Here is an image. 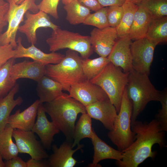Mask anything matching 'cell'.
<instances>
[{"instance_id":"cell-1","label":"cell","mask_w":167,"mask_h":167,"mask_svg":"<svg viewBox=\"0 0 167 167\" xmlns=\"http://www.w3.org/2000/svg\"><path fill=\"white\" fill-rule=\"evenodd\" d=\"M131 126L135 134V139L122 152V159L116 161L118 167H137L147 159L155 158L157 152L152 151L155 144H158L161 149L167 147L165 132L155 118L149 122L136 120L131 123Z\"/></svg>"},{"instance_id":"cell-2","label":"cell","mask_w":167,"mask_h":167,"mask_svg":"<svg viewBox=\"0 0 167 167\" xmlns=\"http://www.w3.org/2000/svg\"><path fill=\"white\" fill-rule=\"evenodd\" d=\"M43 105L46 113L64 134L66 140L73 142L78 115L86 113L85 107L64 93L53 101L43 103Z\"/></svg>"},{"instance_id":"cell-3","label":"cell","mask_w":167,"mask_h":167,"mask_svg":"<svg viewBox=\"0 0 167 167\" xmlns=\"http://www.w3.org/2000/svg\"><path fill=\"white\" fill-rule=\"evenodd\" d=\"M126 89L132 104L131 123L137 120L148 103L159 101L161 92L155 88L148 75L133 69L128 73Z\"/></svg>"},{"instance_id":"cell-4","label":"cell","mask_w":167,"mask_h":167,"mask_svg":"<svg viewBox=\"0 0 167 167\" xmlns=\"http://www.w3.org/2000/svg\"><path fill=\"white\" fill-rule=\"evenodd\" d=\"M83 58L77 52L68 49L58 63L45 66V75L58 82L68 92L73 85L87 80L82 68Z\"/></svg>"},{"instance_id":"cell-5","label":"cell","mask_w":167,"mask_h":167,"mask_svg":"<svg viewBox=\"0 0 167 167\" xmlns=\"http://www.w3.org/2000/svg\"><path fill=\"white\" fill-rule=\"evenodd\" d=\"M128 73L122 71L120 68L109 62L95 77L90 81L100 87L105 92L119 111L122 95L126 87Z\"/></svg>"},{"instance_id":"cell-6","label":"cell","mask_w":167,"mask_h":167,"mask_svg":"<svg viewBox=\"0 0 167 167\" xmlns=\"http://www.w3.org/2000/svg\"><path fill=\"white\" fill-rule=\"evenodd\" d=\"M132 111V103L128 96L126 87L113 128L109 131L107 134L117 149L122 152L128 148L135 139V134L131 130V126Z\"/></svg>"},{"instance_id":"cell-7","label":"cell","mask_w":167,"mask_h":167,"mask_svg":"<svg viewBox=\"0 0 167 167\" xmlns=\"http://www.w3.org/2000/svg\"><path fill=\"white\" fill-rule=\"evenodd\" d=\"M46 41L51 52L68 49L78 53L83 59L88 58L93 51L89 36L62 29L59 27L52 30Z\"/></svg>"},{"instance_id":"cell-8","label":"cell","mask_w":167,"mask_h":167,"mask_svg":"<svg viewBox=\"0 0 167 167\" xmlns=\"http://www.w3.org/2000/svg\"><path fill=\"white\" fill-rule=\"evenodd\" d=\"M9 3L8 12V26L7 30L0 35V44H11L15 49L17 44L16 38L21 23L24 21V16L27 11L33 13L39 10L35 0H25L20 4H17L11 0H6Z\"/></svg>"},{"instance_id":"cell-9","label":"cell","mask_w":167,"mask_h":167,"mask_svg":"<svg viewBox=\"0 0 167 167\" xmlns=\"http://www.w3.org/2000/svg\"><path fill=\"white\" fill-rule=\"evenodd\" d=\"M156 45L145 37L132 42L131 49L134 70L149 75Z\"/></svg>"},{"instance_id":"cell-10","label":"cell","mask_w":167,"mask_h":167,"mask_svg":"<svg viewBox=\"0 0 167 167\" xmlns=\"http://www.w3.org/2000/svg\"><path fill=\"white\" fill-rule=\"evenodd\" d=\"M12 137L19 153L27 154L32 158L39 160L48 158L49 156L41 142L36 139L35 133L32 131L14 129Z\"/></svg>"},{"instance_id":"cell-11","label":"cell","mask_w":167,"mask_h":167,"mask_svg":"<svg viewBox=\"0 0 167 167\" xmlns=\"http://www.w3.org/2000/svg\"><path fill=\"white\" fill-rule=\"evenodd\" d=\"M89 37L93 51L100 57H104L108 56L119 38L116 28L109 26L93 28Z\"/></svg>"},{"instance_id":"cell-12","label":"cell","mask_w":167,"mask_h":167,"mask_svg":"<svg viewBox=\"0 0 167 167\" xmlns=\"http://www.w3.org/2000/svg\"><path fill=\"white\" fill-rule=\"evenodd\" d=\"M68 92L70 97L78 101L85 107L109 98L100 87L87 80L73 85Z\"/></svg>"},{"instance_id":"cell-13","label":"cell","mask_w":167,"mask_h":167,"mask_svg":"<svg viewBox=\"0 0 167 167\" xmlns=\"http://www.w3.org/2000/svg\"><path fill=\"white\" fill-rule=\"evenodd\" d=\"M24 16V24L20 26L18 31L25 35L29 43L35 45L37 41L36 31L41 28H49L52 30L59 26L54 24L48 14L41 11L35 13L27 11Z\"/></svg>"},{"instance_id":"cell-14","label":"cell","mask_w":167,"mask_h":167,"mask_svg":"<svg viewBox=\"0 0 167 167\" xmlns=\"http://www.w3.org/2000/svg\"><path fill=\"white\" fill-rule=\"evenodd\" d=\"M36 117L31 131L39 137L45 149L50 150L52 148L54 136L60 131L52 121L48 120L42 103L39 105Z\"/></svg>"},{"instance_id":"cell-15","label":"cell","mask_w":167,"mask_h":167,"mask_svg":"<svg viewBox=\"0 0 167 167\" xmlns=\"http://www.w3.org/2000/svg\"><path fill=\"white\" fill-rule=\"evenodd\" d=\"M131 40L129 36L119 38L107 58L113 65L122 68L125 73L133 69L131 49Z\"/></svg>"},{"instance_id":"cell-16","label":"cell","mask_w":167,"mask_h":167,"mask_svg":"<svg viewBox=\"0 0 167 167\" xmlns=\"http://www.w3.org/2000/svg\"><path fill=\"white\" fill-rule=\"evenodd\" d=\"M85 107L86 113L91 118L101 122L108 130L113 129L118 113L109 98L97 101Z\"/></svg>"},{"instance_id":"cell-17","label":"cell","mask_w":167,"mask_h":167,"mask_svg":"<svg viewBox=\"0 0 167 167\" xmlns=\"http://www.w3.org/2000/svg\"><path fill=\"white\" fill-rule=\"evenodd\" d=\"M17 46L15 49L14 58H28L45 65L56 64L59 63L64 57L65 55L56 52L46 53L36 47L34 45L27 48L23 46L22 38L19 37L16 41Z\"/></svg>"},{"instance_id":"cell-18","label":"cell","mask_w":167,"mask_h":167,"mask_svg":"<svg viewBox=\"0 0 167 167\" xmlns=\"http://www.w3.org/2000/svg\"><path fill=\"white\" fill-rule=\"evenodd\" d=\"M72 142L67 140L64 142L58 147L56 144L52 145L53 153L49 156L47 161L48 167H73L78 161L73 157L74 153L83 147L79 144L77 148L73 149Z\"/></svg>"},{"instance_id":"cell-19","label":"cell","mask_w":167,"mask_h":167,"mask_svg":"<svg viewBox=\"0 0 167 167\" xmlns=\"http://www.w3.org/2000/svg\"><path fill=\"white\" fill-rule=\"evenodd\" d=\"M45 65L39 62L24 60L14 63L10 71L12 79L16 82L19 79L25 78L37 82L45 75Z\"/></svg>"},{"instance_id":"cell-20","label":"cell","mask_w":167,"mask_h":167,"mask_svg":"<svg viewBox=\"0 0 167 167\" xmlns=\"http://www.w3.org/2000/svg\"><path fill=\"white\" fill-rule=\"evenodd\" d=\"M40 103L38 99L24 111L21 112L20 109H18L10 116L7 124L13 129L31 131L35 122Z\"/></svg>"},{"instance_id":"cell-21","label":"cell","mask_w":167,"mask_h":167,"mask_svg":"<svg viewBox=\"0 0 167 167\" xmlns=\"http://www.w3.org/2000/svg\"><path fill=\"white\" fill-rule=\"evenodd\" d=\"M91 139L93 147L94 154L92 162L88 165L89 167H101L98 163L104 160L111 159L120 161L123 158L122 151L108 145L98 136L95 131Z\"/></svg>"},{"instance_id":"cell-22","label":"cell","mask_w":167,"mask_h":167,"mask_svg":"<svg viewBox=\"0 0 167 167\" xmlns=\"http://www.w3.org/2000/svg\"><path fill=\"white\" fill-rule=\"evenodd\" d=\"M37 83L36 93L41 103L50 102L64 93L61 85L46 75Z\"/></svg>"},{"instance_id":"cell-23","label":"cell","mask_w":167,"mask_h":167,"mask_svg":"<svg viewBox=\"0 0 167 167\" xmlns=\"http://www.w3.org/2000/svg\"><path fill=\"white\" fill-rule=\"evenodd\" d=\"M152 18L142 6L138 5L129 34L131 40L135 41L145 37Z\"/></svg>"},{"instance_id":"cell-24","label":"cell","mask_w":167,"mask_h":167,"mask_svg":"<svg viewBox=\"0 0 167 167\" xmlns=\"http://www.w3.org/2000/svg\"><path fill=\"white\" fill-rule=\"evenodd\" d=\"M19 88V84H16L6 96L0 98V131H3L7 124L9 118L13 109L23 102L20 96L14 98Z\"/></svg>"},{"instance_id":"cell-25","label":"cell","mask_w":167,"mask_h":167,"mask_svg":"<svg viewBox=\"0 0 167 167\" xmlns=\"http://www.w3.org/2000/svg\"><path fill=\"white\" fill-rule=\"evenodd\" d=\"M145 37L157 45L167 41V16L152 18Z\"/></svg>"},{"instance_id":"cell-26","label":"cell","mask_w":167,"mask_h":167,"mask_svg":"<svg viewBox=\"0 0 167 167\" xmlns=\"http://www.w3.org/2000/svg\"><path fill=\"white\" fill-rule=\"evenodd\" d=\"M13 130L7 124L4 129L0 131V153L6 161L18 156L19 153L17 147L12 139Z\"/></svg>"},{"instance_id":"cell-27","label":"cell","mask_w":167,"mask_h":167,"mask_svg":"<svg viewBox=\"0 0 167 167\" xmlns=\"http://www.w3.org/2000/svg\"><path fill=\"white\" fill-rule=\"evenodd\" d=\"M94 131L92 127V118L87 113H82L75 125L72 147L73 148L79 144L82 139H91Z\"/></svg>"},{"instance_id":"cell-28","label":"cell","mask_w":167,"mask_h":167,"mask_svg":"<svg viewBox=\"0 0 167 167\" xmlns=\"http://www.w3.org/2000/svg\"><path fill=\"white\" fill-rule=\"evenodd\" d=\"M63 8L66 12V19L73 25L83 24L91 13L89 9L83 6L77 0H73L65 5Z\"/></svg>"},{"instance_id":"cell-29","label":"cell","mask_w":167,"mask_h":167,"mask_svg":"<svg viewBox=\"0 0 167 167\" xmlns=\"http://www.w3.org/2000/svg\"><path fill=\"white\" fill-rule=\"evenodd\" d=\"M123 13L121 22L116 28L118 38L129 36L135 12L138 5L126 0L122 5Z\"/></svg>"},{"instance_id":"cell-30","label":"cell","mask_w":167,"mask_h":167,"mask_svg":"<svg viewBox=\"0 0 167 167\" xmlns=\"http://www.w3.org/2000/svg\"><path fill=\"white\" fill-rule=\"evenodd\" d=\"M110 62L107 57H100L94 59L83 58L82 68L84 75L90 81L97 75Z\"/></svg>"},{"instance_id":"cell-31","label":"cell","mask_w":167,"mask_h":167,"mask_svg":"<svg viewBox=\"0 0 167 167\" xmlns=\"http://www.w3.org/2000/svg\"><path fill=\"white\" fill-rule=\"evenodd\" d=\"M15 62V58H12L0 66V98L6 96L16 84L12 79L10 73Z\"/></svg>"},{"instance_id":"cell-32","label":"cell","mask_w":167,"mask_h":167,"mask_svg":"<svg viewBox=\"0 0 167 167\" xmlns=\"http://www.w3.org/2000/svg\"><path fill=\"white\" fill-rule=\"evenodd\" d=\"M139 4L153 18L167 16V0H142Z\"/></svg>"},{"instance_id":"cell-33","label":"cell","mask_w":167,"mask_h":167,"mask_svg":"<svg viewBox=\"0 0 167 167\" xmlns=\"http://www.w3.org/2000/svg\"><path fill=\"white\" fill-rule=\"evenodd\" d=\"M108 7H102L93 13H90L83 24L101 28L109 26L107 18Z\"/></svg>"},{"instance_id":"cell-34","label":"cell","mask_w":167,"mask_h":167,"mask_svg":"<svg viewBox=\"0 0 167 167\" xmlns=\"http://www.w3.org/2000/svg\"><path fill=\"white\" fill-rule=\"evenodd\" d=\"M161 108L155 116V119L159 122L162 130L167 131V90L165 88L161 92L159 101Z\"/></svg>"},{"instance_id":"cell-35","label":"cell","mask_w":167,"mask_h":167,"mask_svg":"<svg viewBox=\"0 0 167 167\" xmlns=\"http://www.w3.org/2000/svg\"><path fill=\"white\" fill-rule=\"evenodd\" d=\"M123 13L122 6L115 5L108 7L107 18L109 26L116 28L121 22Z\"/></svg>"},{"instance_id":"cell-36","label":"cell","mask_w":167,"mask_h":167,"mask_svg":"<svg viewBox=\"0 0 167 167\" xmlns=\"http://www.w3.org/2000/svg\"><path fill=\"white\" fill-rule=\"evenodd\" d=\"M60 0H42L37 4L39 11L49 14L55 19H59L58 7Z\"/></svg>"},{"instance_id":"cell-37","label":"cell","mask_w":167,"mask_h":167,"mask_svg":"<svg viewBox=\"0 0 167 167\" xmlns=\"http://www.w3.org/2000/svg\"><path fill=\"white\" fill-rule=\"evenodd\" d=\"M9 3L6 0H0V35L8 24Z\"/></svg>"},{"instance_id":"cell-38","label":"cell","mask_w":167,"mask_h":167,"mask_svg":"<svg viewBox=\"0 0 167 167\" xmlns=\"http://www.w3.org/2000/svg\"><path fill=\"white\" fill-rule=\"evenodd\" d=\"M15 49L11 44L2 45L0 44V66L10 59L14 58Z\"/></svg>"},{"instance_id":"cell-39","label":"cell","mask_w":167,"mask_h":167,"mask_svg":"<svg viewBox=\"0 0 167 167\" xmlns=\"http://www.w3.org/2000/svg\"><path fill=\"white\" fill-rule=\"evenodd\" d=\"M4 163L5 167H27L26 162L18 156L6 161Z\"/></svg>"},{"instance_id":"cell-40","label":"cell","mask_w":167,"mask_h":167,"mask_svg":"<svg viewBox=\"0 0 167 167\" xmlns=\"http://www.w3.org/2000/svg\"><path fill=\"white\" fill-rule=\"evenodd\" d=\"M83 6L94 12L103 7L100 4L97 0H77Z\"/></svg>"},{"instance_id":"cell-41","label":"cell","mask_w":167,"mask_h":167,"mask_svg":"<svg viewBox=\"0 0 167 167\" xmlns=\"http://www.w3.org/2000/svg\"><path fill=\"white\" fill-rule=\"evenodd\" d=\"M126 0H97L103 7L112 6H122Z\"/></svg>"},{"instance_id":"cell-42","label":"cell","mask_w":167,"mask_h":167,"mask_svg":"<svg viewBox=\"0 0 167 167\" xmlns=\"http://www.w3.org/2000/svg\"><path fill=\"white\" fill-rule=\"evenodd\" d=\"M27 167H48L46 162L42 160H39L31 158L27 162Z\"/></svg>"},{"instance_id":"cell-43","label":"cell","mask_w":167,"mask_h":167,"mask_svg":"<svg viewBox=\"0 0 167 167\" xmlns=\"http://www.w3.org/2000/svg\"><path fill=\"white\" fill-rule=\"evenodd\" d=\"M3 158L0 153V167H5V163L3 161Z\"/></svg>"},{"instance_id":"cell-44","label":"cell","mask_w":167,"mask_h":167,"mask_svg":"<svg viewBox=\"0 0 167 167\" xmlns=\"http://www.w3.org/2000/svg\"><path fill=\"white\" fill-rule=\"evenodd\" d=\"M135 4L139 5L140 4L142 0H128Z\"/></svg>"},{"instance_id":"cell-45","label":"cell","mask_w":167,"mask_h":167,"mask_svg":"<svg viewBox=\"0 0 167 167\" xmlns=\"http://www.w3.org/2000/svg\"><path fill=\"white\" fill-rule=\"evenodd\" d=\"M17 4H20L22 3L25 0H11Z\"/></svg>"},{"instance_id":"cell-46","label":"cell","mask_w":167,"mask_h":167,"mask_svg":"<svg viewBox=\"0 0 167 167\" xmlns=\"http://www.w3.org/2000/svg\"><path fill=\"white\" fill-rule=\"evenodd\" d=\"M73 0H62V3L65 5L71 2Z\"/></svg>"}]
</instances>
